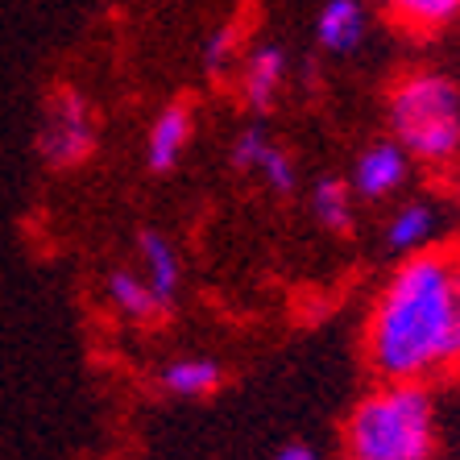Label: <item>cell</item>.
I'll list each match as a JSON object with an SVG mask.
<instances>
[{"instance_id": "obj_1", "label": "cell", "mask_w": 460, "mask_h": 460, "mask_svg": "<svg viewBox=\"0 0 460 460\" xmlns=\"http://www.w3.org/2000/svg\"><path fill=\"white\" fill-rule=\"evenodd\" d=\"M365 361L390 382L460 374V245L398 257L365 315Z\"/></svg>"}, {"instance_id": "obj_2", "label": "cell", "mask_w": 460, "mask_h": 460, "mask_svg": "<svg viewBox=\"0 0 460 460\" xmlns=\"http://www.w3.org/2000/svg\"><path fill=\"white\" fill-rule=\"evenodd\" d=\"M439 411L431 382L377 377L344 419V460H436Z\"/></svg>"}, {"instance_id": "obj_3", "label": "cell", "mask_w": 460, "mask_h": 460, "mask_svg": "<svg viewBox=\"0 0 460 460\" xmlns=\"http://www.w3.org/2000/svg\"><path fill=\"white\" fill-rule=\"evenodd\" d=\"M385 133L415 166L448 171L460 162V84L439 66H407L385 92Z\"/></svg>"}, {"instance_id": "obj_4", "label": "cell", "mask_w": 460, "mask_h": 460, "mask_svg": "<svg viewBox=\"0 0 460 460\" xmlns=\"http://www.w3.org/2000/svg\"><path fill=\"white\" fill-rule=\"evenodd\" d=\"M100 141L96 108L79 87H54L38 120V154L50 171H79Z\"/></svg>"}, {"instance_id": "obj_5", "label": "cell", "mask_w": 460, "mask_h": 460, "mask_svg": "<svg viewBox=\"0 0 460 460\" xmlns=\"http://www.w3.org/2000/svg\"><path fill=\"white\" fill-rule=\"evenodd\" d=\"M411 171H415V158L385 133L382 141H369V146L353 158L349 182H353L357 199H365V204H382V199H394V195L407 187Z\"/></svg>"}, {"instance_id": "obj_6", "label": "cell", "mask_w": 460, "mask_h": 460, "mask_svg": "<svg viewBox=\"0 0 460 460\" xmlns=\"http://www.w3.org/2000/svg\"><path fill=\"white\" fill-rule=\"evenodd\" d=\"M287 79H290V58H287V50L274 42L253 46V50L241 58V66H236L241 100H245V108H253V112H270V108L279 104Z\"/></svg>"}, {"instance_id": "obj_7", "label": "cell", "mask_w": 460, "mask_h": 460, "mask_svg": "<svg viewBox=\"0 0 460 460\" xmlns=\"http://www.w3.org/2000/svg\"><path fill=\"white\" fill-rule=\"evenodd\" d=\"M191 137H195V108L187 100H171L150 120V133H146V166H150V174H171L182 162Z\"/></svg>"}, {"instance_id": "obj_8", "label": "cell", "mask_w": 460, "mask_h": 460, "mask_svg": "<svg viewBox=\"0 0 460 460\" xmlns=\"http://www.w3.org/2000/svg\"><path fill=\"white\" fill-rule=\"evenodd\" d=\"M439 233H444V216L431 199H402V204L390 212L385 220V249L394 257H407V253H419V249H431L439 245Z\"/></svg>"}, {"instance_id": "obj_9", "label": "cell", "mask_w": 460, "mask_h": 460, "mask_svg": "<svg viewBox=\"0 0 460 460\" xmlns=\"http://www.w3.org/2000/svg\"><path fill=\"white\" fill-rule=\"evenodd\" d=\"M369 38V9L361 0H323L315 13V46L323 54H357Z\"/></svg>"}, {"instance_id": "obj_10", "label": "cell", "mask_w": 460, "mask_h": 460, "mask_svg": "<svg viewBox=\"0 0 460 460\" xmlns=\"http://www.w3.org/2000/svg\"><path fill=\"white\" fill-rule=\"evenodd\" d=\"M104 299H108V307L128 323H154L171 311L158 295H154V287L146 282L141 270H112L104 282Z\"/></svg>"}, {"instance_id": "obj_11", "label": "cell", "mask_w": 460, "mask_h": 460, "mask_svg": "<svg viewBox=\"0 0 460 460\" xmlns=\"http://www.w3.org/2000/svg\"><path fill=\"white\" fill-rule=\"evenodd\" d=\"M385 22H394L402 33L431 38L460 25V0H377Z\"/></svg>"}, {"instance_id": "obj_12", "label": "cell", "mask_w": 460, "mask_h": 460, "mask_svg": "<svg viewBox=\"0 0 460 460\" xmlns=\"http://www.w3.org/2000/svg\"><path fill=\"white\" fill-rule=\"evenodd\" d=\"M137 270L146 274V282L154 287V295H158L166 307H174L182 266H179V253H174V245L162 233H154V228H146V233L137 236Z\"/></svg>"}, {"instance_id": "obj_13", "label": "cell", "mask_w": 460, "mask_h": 460, "mask_svg": "<svg viewBox=\"0 0 460 460\" xmlns=\"http://www.w3.org/2000/svg\"><path fill=\"white\" fill-rule=\"evenodd\" d=\"M225 382V365L212 357H179V361L162 365L158 385L171 398H212Z\"/></svg>"}, {"instance_id": "obj_14", "label": "cell", "mask_w": 460, "mask_h": 460, "mask_svg": "<svg viewBox=\"0 0 460 460\" xmlns=\"http://www.w3.org/2000/svg\"><path fill=\"white\" fill-rule=\"evenodd\" d=\"M311 204V216H315V225L328 228V233H349L357 220V191L349 179H336V174H328V179H320L315 187H311L307 195Z\"/></svg>"}, {"instance_id": "obj_15", "label": "cell", "mask_w": 460, "mask_h": 460, "mask_svg": "<svg viewBox=\"0 0 460 460\" xmlns=\"http://www.w3.org/2000/svg\"><path fill=\"white\" fill-rule=\"evenodd\" d=\"M253 174L261 179V187H266V191H274V195H295V187H299L295 158H290V154L282 150L274 137L266 141V150H261V158H257Z\"/></svg>"}, {"instance_id": "obj_16", "label": "cell", "mask_w": 460, "mask_h": 460, "mask_svg": "<svg viewBox=\"0 0 460 460\" xmlns=\"http://www.w3.org/2000/svg\"><path fill=\"white\" fill-rule=\"evenodd\" d=\"M199 63H204V71L212 79L236 71V66H241V30H236V25L212 30V38H208L204 50H199Z\"/></svg>"}, {"instance_id": "obj_17", "label": "cell", "mask_w": 460, "mask_h": 460, "mask_svg": "<svg viewBox=\"0 0 460 460\" xmlns=\"http://www.w3.org/2000/svg\"><path fill=\"white\" fill-rule=\"evenodd\" d=\"M266 141H270V133H266L261 125L241 128V133H236V141H233V150H228V162H233V171H236V174H253L257 158H261V150H266Z\"/></svg>"}, {"instance_id": "obj_18", "label": "cell", "mask_w": 460, "mask_h": 460, "mask_svg": "<svg viewBox=\"0 0 460 460\" xmlns=\"http://www.w3.org/2000/svg\"><path fill=\"white\" fill-rule=\"evenodd\" d=\"M270 460H320V452L311 448V444H299V439H295V444H282Z\"/></svg>"}]
</instances>
